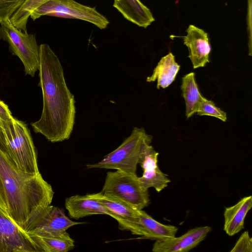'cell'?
I'll return each instance as SVG.
<instances>
[{
    "label": "cell",
    "instance_id": "cell-1",
    "mask_svg": "<svg viewBox=\"0 0 252 252\" xmlns=\"http://www.w3.org/2000/svg\"><path fill=\"white\" fill-rule=\"evenodd\" d=\"M39 86L43 97L40 118L32 123L34 131L52 143L68 139L75 124L74 95L67 87L61 63L49 45H39Z\"/></svg>",
    "mask_w": 252,
    "mask_h": 252
},
{
    "label": "cell",
    "instance_id": "cell-2",
    "mask_svg": "<svg viewBox=\"0 0 252 252\" xmlns=\"http://www.w3.org/2000/svg\"><path fill=\"white\" fill-rule=\"evenodd\" d=\"M0 178L9 218L29 231L51 205L54 192L40 173L18 169L0 149Z\"/></svg>",
    "mask_w": 252,
    "mask_h": 252
},
{
    "label": "cell",
    "instance_id": "cell-3",
    "mask_svg": "<svg viewBox=\"0 0 252 252\" xmlns=\"http://www.w3.org/2000/svg\"><path fill=\"white\" fill-rule=\"evenodd\" d=\"M0 149L19 170L40 173L37 153L30 131L23 121L13 118L0 120Z\"/></svg>",
    "mask_w": 252,
    "mask_h": 252
},
{
    "label": "cell",
    "instance_id": "cell-4",
    "mask_svg": "<svg viewBox=\"0 0 252 252\" xmlns=\"http://www.w3.org/2000/svg\"><path fill=\"white\" fill-rule=\"evenodd\" d=\"M152 139L143 127H135L130 135L115 150L99 162L86 165L88 169H115L136 175L137 164L144 142Z\"/></svg>",
    "mask_w": 252,
    "mask_h": 252
},
{
    "label": "cell",
    "instance_id": "cell-5",
    "mask_svg": "<svg viewBox=\"0 0 252 252\" xmlns=\"http://www.w3.org/2000/svg\"><path fill=\"white\" fill-rule=\"evenodd\" d=\"M0 24V38L8 43L10 52L22 62L26 75L33 77L39 66V46L35 36L17 29L10 19Z\"/></svg>",
    "mask_w": 252,
    "mask_h": 252
},
{
    "label": "cell",
    "instance_id": "cell-6",
    "mask_svg": "<svg viewBox=\"0 0 252 252\" xmlns=\"http://www.w3.org/2000/svg\"><path fill=\"white\" fill-rule=\"evenodd\" d=\"M101 192L120 199L137 209H144L150 202L148 189L141 185L137 175L119 170L107 172Z\"/></svg>",
    "mask_w": 252,
    "mask_h": 252
},
{
    "label": "cell",
    "instance_id": "cell-7",
    "mask_svg": "<svg viewBox=\"0 0 252 252\" xmlns=\"http://www.w3.org/2000/svg\"><path fill=\"white\" fill-rule=\"evenodd\" d=\"M45 15L85 21L101 30L109 24L108 20L95 8L74 0H49L35 10L30 17L35 20Z\"/></svg>",
    "mask_w": 252,
    "mask_h": 252
},
{
    "label": "cell",
    "instance_id": "cell-8",
    "mask_svg": "<svg viewBox=\"0 0 252 252\" xmlns=\"http://www.w3.org/2000/svg\"><path fill=\"white\" fill-rule=\"evenodd\" d=\"M121 230H128L143 239L159 240L176 236L177 227L161 223L153 219L143 209L138 211V217L132 220L118 222Z\"/></svg>",
    "mask_w": 252,
    "mask_h": 252
},
{
    "label": "cell",
    "instance_id": "cell-9",
    "mask_svg": "<svg viewBox=\"0 0 252 252\" xmlns=\"http://www.w3.org/2000/svg\"><path fill=\"white\" fill-rule=\"evenodd\" d=\"M151 140L144 142L141 152L139 164L143 172L138 179L141 185L145 189L154 188L158 192L164 189L170 179L167 175L163 173L158 165V153L150 145Z\"/></svg>",
    "mask_w": 252,
    "mask_h": 252
},
{
    "label": "cell",
    "instance_id": "cell-10",
    "mask_svg": "<svg viewBox=\"0 0 252 252\" xmlns=\"http://www.w3.org/2000/svg\"><path fill=\"white\" fill-rule=\"evenodd\" d=\"M0 252H38L29 234L1 212Z\"/></svg>",
    "mask_w": 252,
    "mask_h": 252
},
{
    "label": "cell",
    "instance_id": "cell-11",
    "mask_svg": "<svg viewBox=\"0 0 252 252\" xmlns=\"http://www.w3.org/2000/svg\"><path fill=\"white\" fill-rule=\"evenodd\" d=\"M84 223L72 220L65 215L63 209L50 205L27 233L40 236H58L73 226Z\"/></svg>",
    "mask_w": 252,
    "mask_h": 252
},
{
    "label": "cell",
    "instance_id": "cell-12",
    "mask_svg": "<svg viewBox=\"0 0 252 252\" xmlns=\"http://www.w3.org/2000/svg\"><path fill=\"white\" fill-rule=\"evenodd\" d=\"M211 230L209 226L196 227L176 237L157 240L154 243V252H187L196 247Z\"/></svg>",
    "mask_w": 252,
    "mask_h": 252
},
{
    "label": "cell",
    "instance_id": "cell-13",
    "mask_svg": "<svg viewBox=\"0 0 252 252\" xmlns=\"http://www.w3.org/2000/svg\"><path fill=\"white\" fill-rule=\"evenodd\" d=\"M184 37V44L188 48L189 58L194 69L205 66L209 63L211 46L208 33L203 30L190 25Z\"/></svg>",
    "mask_w": 252,
    "mask_h": 252
},
{
    "label": "cell",
    "instance_id": "cell-14",
    "mask_svg": "<svg viewBox=\"0 0 252 252\" xmlns=\"http://www.w3.org/2000/svg\"><path fill=\"white\" fill-rule=\"evenodd\" d=\"M65 207L69 217L75 220L93 215H110L99 202L90 197L88 194L75 195L66 198Z\"/></svg>",
    "mask_w": 252,
    "mask_h": 252
},
{
    "label": "cell",
    "instance_id": "cell-15",
    "mask_svg": "<svg viewBox=\"0 0 252 252\" xmlns=\"http://www.w3.org/2000/svg\"><path fill=\"white\" fill-rule=\"evenodd\" d=\"M113 7L128 21L146 28L155 21L150 10L140 0H114Z\"/></svg>",
    "mask_w": 252,
    "mask_h": 252
},
{
    "label": "cell",
    "instance_id": "cell-16",
    "mask_svg": "<svg viewBox=\"0 0 252 252\" xmlns=\"http://www.w3.org/2000/svg\"><path fill=\"white\" fill-rule=\"evenodd\" d=\"M252 207V196H245L235 205L225 208L223 230L230 236L244 228L246 217Z\"/></svg>",
    "mask_w": 252,
    "mask_h": 252
},
{
    "label": "cell",
    "instance_id": "cell-17",
    "mask_svg": "<svg viewBox=\"0 0 252 252\" xmlns=\"http://www.w3.org/2000/svg\"><path fill=\"white\" fill-rule=\"evenodd\" d=\"M88 194L109 211L110 213L109 216L117 222L133 220L138 217L139 209L120 199L104 194L101 192Z\"/></svg>",
    "mask_w": 252,
    "mask_h": 252
},
{
    "label": "cell",
    "instance_id": "cell-18",
    "mask_svg": "<svg viewBox=\"0 0 252 252\" xmlns=\"http://www.w3.org/2000/svg\"><path fill=\"white\" fill-rule=\"evenodd\" d=\"M180 68L175 56L170 52L160 59L152 75L147 77L146 81L151 82L157 80V89H164L174 81Z\"/></svg>",
    "mask_w": 252,
    "mask_h": 252
},
{
    "label": "cell",
    "instance_id": "cell-19",
    "mask_svg": "<svg viewBox=\"0 0 252 252\" xmlns=\"http://www.w3.org/2000/svg\"><path fill=\"white\" fill-rule=\"evenodd\" d=\"M28 234L38 252H67L75 247L74 240L66 232L58 236H40Z\"/></svg>",
    "mask_w": 252,
    "mask_h": 252
},
{
    "label": "cell",
    "instance_id": "cell-20",
    "mask_svg": "<svg viewBox=\"0 0 252 252\" xmlns=\"http://www.w3.org/2000/svg\"><path fill=\"white\" fill-rule=\"evenodd\" d=\"M181 89L186 103V116L188 119L196 113L203 98L199 91L194 73H189L182 78Z\"/></svg>",
    "mask_w": 252,
    "mask_h": 252
},
{
    "label": "cell",
    "instance_id": "cell-21",
    "mask_svg": "<svg viewBox=\"0 0 252 252\" xmlns=\"http://www.w3.org/2000/svg\"><path fill=\"white\" fill-rule=\"evenodd\" d=\"M49 0H26L13 14L10 20L17 29L27 31V24L31 14L39 6Z\"/></svg>",
    "mask_w": 252,
    "mask_h": 252
},
{
    "label": "cell",
    "instance_id": "cell-22",
    "mask_svg": "<svg viewBox=\"0 0 252 252\" xmlns=\"http://www.w3.org/2000/svg\"><path fill=\"white\" fill-rule=\"evenodd\" d=\"M196 113L198 115L214 117L223 122H226L227 120L226 113L218 108L212 101L208 100L204 97L200 103Z\"/></svg>",
    "mask_w": 252,
    "mask_h": 252
},
{
    "label": "cell",
    "instance_id": "cell-23",
    "mask_svg": "<svg viewBox=\"0 0 252 252\" xmlns=\"http://www.w3.org/2000/svg\"><path fill=\"white\" fill-rule=\"evenodd\" d=\"M26 0H0V23L10 19Z\"/></svg>",
    "mask_w": 252,
    "mask_h": 252
},
{
    "label": "cell",
    "instance_id": "cell-24",
    "mask_svg": "<svg viewBox=\"0 0 252 252\" xmlns=\"http://www.w3.org/2000/svg\"><path fill=\"white\" fill-rule=\"evenodd\" d=\"M231 252H252V239L248 231L243 232L238 239Z\"/></svg>",
    "mask_w": 252,
    "mask_h": 252
},
{
    "label": "cell",
    "instance_id": "cell-25",
    "mask_svg": "<svg viewBox=\"0 0 252 252\" xmlns=\"http://www.w3.org/2000/svg\"><path fill=\"white\" fill-rule=\"evenodd\" d=\"M13 118L8 106L3 101L0 100V120L9 121Z\"/></svg>",
    "mask_w": 252,
    "mask_h": 252
},
{
    "label": "cell",
    "instance_id": "cell-26",
    "mask_svg": "<svg viewBox=\"0 0 252 252\" xmlns=\"http://www.w3.org/2000/svg\"><path fill=\"white\" fill-rule=\"evenodd\" d=\"M0 212L3 213L6 217H8L7 207L4 192L0 178Z\"/></svg>",
    "mask_w": 252,
    "mask_h": 252
}]
</instances>
